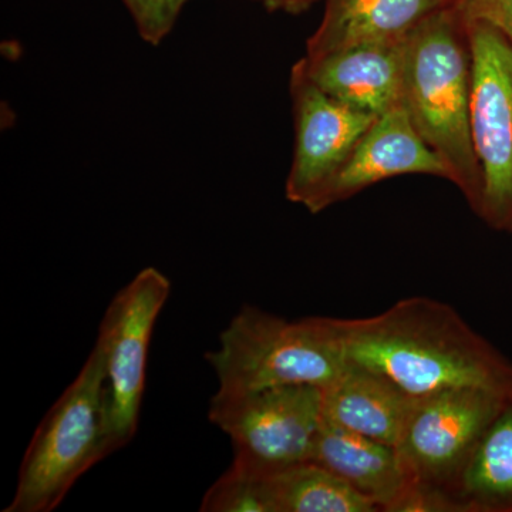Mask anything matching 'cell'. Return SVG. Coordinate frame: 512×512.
Masks as SVG:
<instances>
[{"label":"cell","mask_w":512,"mask_h":512,"mask_svg":"<svg viewBox=\"0 0 512 512\" xmlns=\"http://www.w3.org/2000/svg\"><path fill=\"white\" fill-rule=\"evenodd\" d=\"M208 417L231 439L232 463L256 476H272L311 461L323 421V389L288 384L215 393Z\"/></svg>","instance_id":"cell-6"},{"label":"cell","mask_w":512,"mask_h":512,"mask_svg":"<svg viewBox=\"0 0 512 512\" xmlns=\"http://www.w3.org/2000/svg\"><path fill=\"white\" fill-rule=\"evenodd\" d=\"M311 463L342 478L380 512H394L412 487L396 447L343 429L325 417Z\"/></svg>","instance_id":"cell-12"},{"label":"cell","mask_w":512,"mask_h":512,"mask_svg":"<svg viewBox=\"0 0 512 512\" xmlns=\"http://www.w3.org/2000/svg\"><path fill=\"white\" fill-rule=\"evenodd\" d=\"M471 56V138L481 173L477 214L512 232V45L487 25L466 29Z\"/></svg>","instance_id":"cell-8"},{"label":"cell","mask_w":512,"mask_h":512,"mask_svg":"<svg viewBox=\"0 0 512 512\" xmlns=\"http://www.w3.org/2000/svg\"><path fill=\"white\" fill-rule=\"evenodd\" d=\"M402 175H431L448 181V170L414 127L402 106L377 116L330 183L306 208L328 210L366 188Z\"/></svg>","instance_id":"cell-10"},{"label":"cell","mask_w":512,"mask_h":512,"mask_svg":"<svg viewBox=\"0 0 512 512\" xmlns=\"http://www.w3.org/2000/svg\"><path fill=\"white\" fill-rule=\"evenodd\" d=\"M269 12H282L286 15H302L320 0H261Z\"/></svg>","instance_id":"cell-20"},{"label":"cell","mask_w":512,"mask_h":512,"mask_svg":"<svg viewBox=\"0 0 512 512\" xmlns=\"http://www.w3.org/2000/svg\"><path fill=\"white\" fill-rule=\"evenodd\" d=\"M507 394L456 387L416 397L396 444L412 483L396 512H456L454 491Z\"/></svg>","instance_id":"cell-5"},{"label":"cell","mask_w":512,"mask_h":512,"mask_svg":"<svg viewBox=\"0 0 512 512\" xmlns=\"http://www.w3.org/2000/svg\"><path fill=\"white\" fill-rule=\"evenodd\" d=\"M289 93L295 146L285 194L293 204L308 208L346 163L377 116L323 92L308 76L301 59L292 66Z\"/></svg>","instance_id":"cell-9"},{"label":"cell","mask_w":512,"mask_h":512,"mask_svg":"<svg viewBox=\"0 0 512 512\" xmlns=\"http://www.w3.org/2000/svg\"><path fill=\"white\" fill-rule=\"evenodd\" d=\"M451 0H326L318 28L306 42V59L363 43L392 42L423 20L450 8Z\"/></svg>","instance_id":"cell-13"},{"label":"cell","mask_w":512,"mask_h":512,"mask_svg":"<svg viewBox=\"0 0 512 512\" xmlns=\"http://www.w3.org/2000/svg\"><path fill=\"white\" fill-rule=\"evenodd\" d=\"M450 9L464 29L491 26L512 45V0H451Z\"/></svg>","instance_id":"cell-19"},{"label":"cell","mask_w":512,"mask_h":512,"mask_svg":"<svg viewBox=\"0 0 512 512\" xmlns=\"http://www.w3.org/2000/svg\"><path fill=\"white\" fill-rule=\"evenodd\" d=\"M205 357L220 394L288 384L326 389L348 365L329 318L286 320L252 305L242 306Z\"/></svg>","instance_id":"cell-3"},{"label":"cell","mask_w":512,"mask_h":512,"mask_svg":"<svg viewBox=\"0 0 512 512\" xmlns=\"http://www.w3.org/2000/svg\"><path fill=\"white\" fill-rule=\"evenodd\" d=\"M346 362L413 397L456 387L512 392V363L447 303L414 296L379 315L329 318Z\"/></svg>","instance_id":"cell-1"},{"label":"cell","mask_w":512,"mask_h":512,"mask_svg":"<svg viewBox=\"0 0 512 512\" xmlns=\"http://www.w3.org/2000/svg\"><path fill=\"white\" fill-rule=\"evenodd\" d=\"M414 400L387 377L348 362L338 379L323 389V417L396 447Z\"/></svg>","instance_id":"cell-14"},{"label":"cell","mask_w":512,"mask_h":512,"mask_svg":"<svg viewBox=\"0 0 512 512\" xmlns=\"http://www.w3.org/2000/svg\"><path fill=\"white\" fill-rule=\"evenodd\" d=\"M404 40L363 43L301 62L333 99L380 116L402 106Z\"/></svg>","instance_id":"cell-11"},{"label":"cell","mask_w":512,"mask_h":512,"mask_svg":"<svg viewBox=\"0 0 512 512\" xmlns=\"http://www.w3.org/2000/svg\"><path fill=\"white\" fill-rule=\"evenodd\" d=\"M453 503L456 512H512V392L478 443Z\"/></svg>","instance_id":"cell-15"},{"label":"cell","mask_w":512,"mask_h":512,"mask_svg":"<svg viewBox=\"0 0 512 512\" xmlns=\"http://www.w3.org/2000/svg\"><path fill=\"white\" fill-rule=\"evenodd\" d=\"M471 56L466 29L450 8L434 13L404 40L402 107L446 165L474 212L481 173L470 124Z\"/></svg>","instance_id":"cell-2"},{"label":"cell","mask_w":512,"mask_h":512,"mask_svg":"<svg viewBox=\"0 0 512 512\" xmlns=\"http://www.w3.org/2000/svg\"><path fill=\"white\" fill-rule=\"evenodd\" d=\"M107 456L106 373L96 343L33 434L5 512L55 510L76 481Z\"/></svg>","instance_id":"cell-4"},{"label":"cell","mask_w":512,"mask_h":512,"mask_svg":"<svg viewBox=\"0 0 512 512\" xmlns=\"http://www.w3.org/2000/svg\"><path fill=\"white\" fill-rule=\"evenodd\" d=\"M190 0H123L138 36L150 46H160L173 32Z\"/></svg>","instance_id":"cell-18"},{"label":"cell","mask_w":512,"mask_h":512,"mask_svg":"<svg viewBox=\"0 0 512 512\" xmlns=\"http://www.w3.org/2000/svg\"><path fill=\"white\" fill-rule=\"evenodd\" d=\"M202 512H275L268 476L232 463L202 498Z\"/></svg>","instance_id":"cell-17"},{"label":"cell","mask_w":512,"mask_h":512,"mask_svg":"<svg viewBox=\"0 0 512 512\" xmlns=\"http://www.w3.org/2000/svg\"><path fill=\"white\" fill-rule=\"evenodd\" d=\"M268 483L275 512H380L342 478L311 461L268 476Z\"/></svg>","instance_id":"cell-16"},{"label":"cell","mask_w":512,"mask_h":512,"mask_svg":"<svg viewBox=\"0 0 512 512\" xmlns=\"http://www.w3.org/2000/svg\"><path fill=\"white\" fill-rule=\"evenodd\" d=\"M171 282L153 266L138 272L111 299L96 343L106 373L107 446L109 454L136 436L146 390L148 348Z\"/></svg>","instance_id":"cell-7"}]
</instances>
